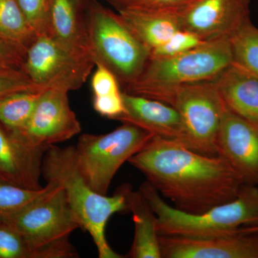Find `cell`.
Listing matches in <instances>:
<instances>
[{"mask_svg":"<svg viewBox=\"0 0 258 258\" xmlns=\"http://www.w3.org/2000/svg\"><path fill=\"white\" fill-rule=\"evenodd\" d=\"M128 162L174 208L195 215L235 200L244 184L222 156L208 157L157 137Z\"/></svg>","mask_w":258,"mask_h":258,"instance_id":"1","label":"cell"},{"mask_svg":"<svg viewBox=\"0 0 258 258\" xmlns=\"http://www.w3.org/2000/svg\"><path fill=\"white\" fill-rule=\"evenodd\" d=\"M42 175L47 181H55L63 188L80 228L93 239L98 257H124L110 246L106 227L112 215L129 212L125 185L120 186L111 197L95 191L78 169L74 146L51 147L44 156Z\"/></svg>","mask_w":258,"mask_h":258,"instance_id":"2","label":"cell"},{"mask_svg":"<svg viewBox=\"0 0 258 258\" xmlns=\"http://www.w3.org/2000/svg\"><path fill=\"white\" fill-rule=\"evenodd\" d=\"M230 39L208 40L179 55L149 57L140 76L123 88V92L170 105L181 86L213 81L232 64Z\"/></svg>","mask_w":258,"mask_h":258,"instance_id":"3","label":"cell"},{"mask_svg":"<svg viewBox=\"0 0 258 258\" xmlns=\"http://www.w3.org/2000/svg\"><path fill=\"white\" fill-rule=\"evenodd\" d=\"M139 190L157 216L159 235L215 237L236 233L245 226L258 225V186L254 185L244 184L235 200L197 215L166 203L148 181Z\"/></svg>","mask_w":258,"mask_h":258,"instance_id":"4","label":"cell"},{"mask_svg":"<svg viewBox=\"0 0 258 258\" xmlns=\"http://www.w3.org/2000/svg\"><path fill=\"white\" fill-rule=\"evenodd\" d=\"M86 24L95 63L106 66L125 88L140 76L150 52L125 24L119 13L88 0Z\"/></svg>","mask_w":258,"mask_h":258,"instance_id":"5","label":"cell"},{"mask_svg":"<svg viewBox=\"0 0 258 258\" xmlns=\"http://www.w3.org/2000/svg\"><path fill=\"white\" fill-rule=\"evenodd\" d=\"M108 134H83L74 147L75 159L81 175L96 192L107 195L112 180L125 161L154 137L128 123Z\"/></svg>","mask_w":258,"mask_h":258,"instance_id":"6","label":"cell"},{"mask_svg":"<svg viewBox=\"0 0 258 258\" xmlns=\"http://www.w3.org/2000/svg\"><path fill=\"white\" fill-rule=\"evenodd\" d=\"M0 222L18 231L35 248L69 238L80 228L63 188L55 181H47L41 196L20 211L0 217Z\"/></svg>","mask_w":258,"mask_h":258,"instance_id":"7","label":"cell"},{"mask_svg":"<svg viewBox=\"0 0 258 258\" xmlns=\"http://www.w3.org/2000/svg\"><path fill=\"white\" fill-rule=\"evenodd\" d=\"M171 106L181 115L187 148L208 157L220 156L217 139L227 107L214 81L181 86Z\"/></svg>","mask_w":258,"mask_h":258,"instance_id":"8","label":"cell"},{"mask_svg":"<svg viewBox=\"0 0 258 258\" xmlns=\"http://www.w3.org/2000/svg\"><path fill=\"white\" fill-rule=\"evenodd\" d=\"M95 62L66 50L50 35L37 36L29 47L22 71L42 90L76 91L82 87Z\"/></svg>","mask_w":258,"mask_h":258,"instance_id":"9","label":"cell"},{"mask_svg":"<svg viewBox=\"0 0 258 258\" xmlns=\"http://www.w3.org/2000/svg\"><path fill=\"white\" fill-rule=\"evenodd\" d=\"M69 93L60 89L44 91L28 123L13 133L28 147L45 153L81 133V123L70 105Z\"/></svg>","mask_w":258,"mask_h":258,"instance_id":"10","label":"cell"},{"mask_svg":"<svg viewBox=\"0 0 258 258\" xmlns=\"http://www.w3.org/2000/svg\"><path fill=\"white\" fill-rule=\"evenodd\" d=\"M250 0H195L179 13L181 30L204 40L230 39L250 22Z\"/></svg>","mask_w":258,"mask_h":258,"instance_id":"11","label":"cell"},{"mask_svg":"<svg viewBox=\"0 0 258 258\" xmlns=\"http://www.w3.org/2000/svg\"><path fill=\"white\" fill-rule=\"evenodd\" d=\"M161 258H258V232L208 237L159 235Z\"/></svg>","mask_w":258,"mask_h":258,"instance_id":"12","label":"cell"},{"mask_svg":"<svg viewBox=\"0 0 258 258\" xmlns=\"http://www.w3.org/2000/svg\"><path fill=\"white\" fill-rule=\"evenodd\" d=\"M217 147L219 155L228 161L244 184L258 186V128L227 108Z\"/></svg>","mask_w":258,"mask_h":258,"instance_id":"13","label":"cell"},{"mask_svg":"<svg viewBox=\"0 0 258 258\" xmlns=\"http://www.w3.org/2000/svg\"><path fill=\"white\" fill-rule=\"evenodd\" d=\"M122 97L125 112L117 120L137 125L154 137L187 147L182 119L174 107L123 91Z\"/></svg>","mask_w":258,"mask_h":258,"instance_id":"14","label":"cell"},{"mask_svg":"<svg viewBox=\"0 0 258 258\" xmlns=\"http://www.w3.org/2000/svg\"><path fill=\"white\" fill-rule=\"evenodd\" d=\"M88 1L51 0L49 35L74 55L94 62L86 24Z\"/></svg>","mask_w":258,"mask_h":258,"instance_id":"15","label":"cell"},{"mask_svg":"<svg viewBox=\"0 0 258 258\" xmlns=\"http://www.w3.org/2000/svg\"><path fill=\"white\" fill-rule=\"evenodd\" d=\"M45 152L32 149L0 125V176L30 189H40Z\"/></svg>","mask_w":258,"mask_h":258,"instance_id":"16","label":"cell"},{"mask_svg":"<svg viewBox=\"0 0 258 258\" xmlns=\"http://www.w3.org/2000/svg\"><path fill=\"white\" fill-rule=\"evenodd\" d=\"M213 81L227 109L258 128V76L232 63Z\"/></svg>","mask_w":258,"mask_h":258,"instance_id":"17","label":"cell"},{"mask_svg":"<svg viewBox=\"0 0 258 258\" xmlns=\"http://www.w3.org/2000/svg\"><path fill=\"white\" fill-rule=\"evenodd\" d=\"M129 212L133 215L134 238L125 257L161 258L157 216L142 194L125 184Z\"/></svg>","mask_w":258,"mask_h":258,"instance_id":"18","label":"cell"},{"mask_svg":"<svg viewBox=\"0 0 258 258\" xmlns=\"http://www.w3.org/2000/svg\"><path fill=\"white\" fill-rule=\"evenodd\" d=\"M180 12H118L149 52L181 30Z\"/></svg>","mask_w":258,"mask_h":258,"instance_id":"19","label":"cell"},{"mask_svg":"<svg viewBox=\"0 0 258 258\" xmlns=\"http://www.w3.org/2000/svg\"><path fill=\"white\" fill-rule=\"evenodd\" d=\"M79 254L69 238L35 248L18 231L0 222V258H75Z\"/></svg>","mask_w":258,"mask_h":258,"instance_id":"20","label":"cell"},{"mask_svg":"<svg viewBox=\"0 0 258 258\" xmlns=\"http://www.w3.org/2000/svg\"><path fill=\"white\" fill-rule=\"evenodd\" d=\"M0 37L25 57L37 38L17 0H0Z\"/></svg>","mask_w":258,"mask_h":258,"instance_id":"21","label":"cell"},{"mask_svg":"<svg viewBox=\"0 0 258 258\" xmlns=\"http://www.w3.org/2000/svg\"><path fill=\"white\" fill-rule=\"evenodd\" d=\"M43 91H22L0 98V125L12 132L22 130Z\"/></svg>","mask_w":258,"mask_h":258,"instance_id":"22","label":"cell"},{"mask_svg":"<svg viewBox=\"0 0 258 258\" xmlns=\"http://www.w3.org/2000/svg\"><path fill=\"white\" fill-rule=\"evenodd\" d=\"M232 63L258 76V28L246 23L230 38Z\"/></svg>","mask_w":258,"mask_h":258,"instance_id":"23","label":"cell"},{"mask_svg":"<svg viewBox=\"0 0 258 258\" xmlns=\"http://www.w3.org/2000/svg\"><path fill=\"white\" fill-rule=\"evenodd\" d=\"M45 190L46 185L40 189H30L0 176V217L20 211L41 196Z\"/></svg>","mask_w":258,"mask_h":258,"instance_id":"24","label":"cell"},{"mask_svg":"<svg viewBox=\"0 0 258 258\" xmlns=\"http://www.w3.org/2000/svg\"><path fill=\"white\" fill-rule=\"evenodd\" d=\"M195 0H112L118 12H181Z\"/></svg>","mask_w":258,"mask_h":258,"instance_id":"25","label":"cell"},{"mask_svg":"<svg viewBox=\"0 0 258 258\" xmlns=\"http://www.w3.org/2000/svg\"><path fill=\"white\" fill-rule=\"evenodd\" d=\"M37 37L50 32L49 21L51 0H17Z\"/></svg>","mask_w":258,"mask_h":258,"instance_id":"26","label":"cell"},{"mask_svg":"<svg viewBox=\"0 0 258 258\" xmlns=\"http://www.w3.org/2000/svg\"><path fill=\"white\" fill-rule=\"evenodd\" d=\"M208 40H204L198 35L185 30H180L163 44L150 52L152 58L171 57L196 48Z\"/></svg>","mask_w":258,"mask_h":258,"instance_id":"27","label":"cell"},{"mask_svg":"<svg viewBox=\"0 0 258 258\" xmlns=\"http://www.w3.org/2000/svg\"><path fill=\"white\" fill-rule=\"evenodd\" d=\"M21 70L0 68V98L22 91H40Z\"/></svg>","mask_w":258,"mask_h":258,"instance_id":"28","label":"cell"},{"mask_svg":"<svg viewBox=\"0 0 258 258\" xmlns=\"http://www.w3.org/2000/svg\"><path fill=\"white\" fill-rule=\"evenodd\" d=\"M96 70L91 80L93 97L111 96L121 93L120 83L115 75L106 66L96 62Z\"/></svg>","mask_w":258,"mask_h":258,"instance_id":"29","label":"cell"},{"mask_svg":"<svg viewBox=\"0 0 258 258\" xmlns=\"http://www.w3.org/2000/svg\"><path fill=\"white\" fill-rule=\"evenodd\" d=\"M93 106L98 114L109 119L117 120L125 112L122 92L111 96L93 97Z\"/></svg>","mask_w":258,"mask_h":258,"instance_id":"30","label":"cell"},{"mask_svg":"<svg viewBox=\"0 0 258 258\" xmlns=\"http://www.w3.org/2000/svg\"><path fill=\"white\" fill-rule=\"evenodd\" d=\"M24 55L9 42L0 37V68L21 70Z\"/></svg>","mask_w":258,"mask_h":258,"instance_id":"31","label":"cell"},{"mask_svg":"<svg viewBox=\"0 0 258 258\" xmlns=\"http://www.w3.org/2000/svg\"><path fill=\"white\" fill-rule=\"evenodd\" d=\"M240 231L247 232H258V225L245 226V227H242V228L240 229Z\"/></svg>","mask_w":258,"mask_h":258,"instance_id":"32","label":"cell"},{"mask_svg":"<svg viewBox=\"0 0 258 258\" xmlns=\"http://www.w3.org/2000/svg\"><path fill=\"white\" fill-rule=\"evenodd\" d=\"M107 1L108 2V3H111V2L112 1V0H107Z\"/></svg>","mask_w":258,"mask_h":258,"instance_id":"33","label":"cell"}]
</instances>
